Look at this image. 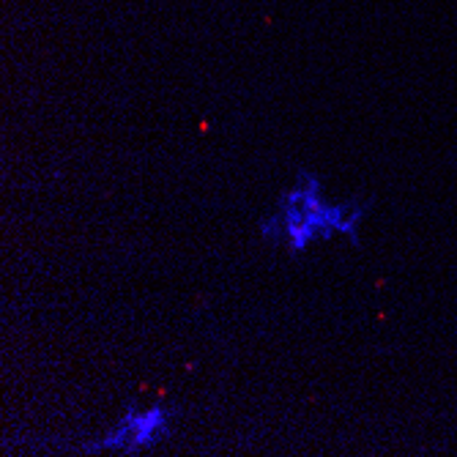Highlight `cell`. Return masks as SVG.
I'll use <instances>...</instances> for the list:
<instances>
[{"mask_svg":"<svg viewBox=\"0 0 457 457\" xmlns=\"http://www.w3.org/2000/svg\"><path fill=\"white\" fill-rule=\"evenodd\" d=\"M172 414L162 405L148 408H126V414L107 430L99 441H90L83 446V452H126L137 455L140 449H154L162 438L170 432Z\"/></svg>","mask_w":457,"mask_h":457,"instance_id":"obj_1","label":"cell"},{"mask_svg":"<svg viewBox=\"0 0 457 457\" xmlns=\"http://www.w3.org/2000/svg\"><path fill=\"white\" fill-rule=\"evenodd\" d=\"M367 214V205L362 203H332V228L343 233L350 241H359V228Z\"/></svg>","mask_w":457,"mask_h":457,"instance_id":"obj_2","label":"cell"}]
</instances>
